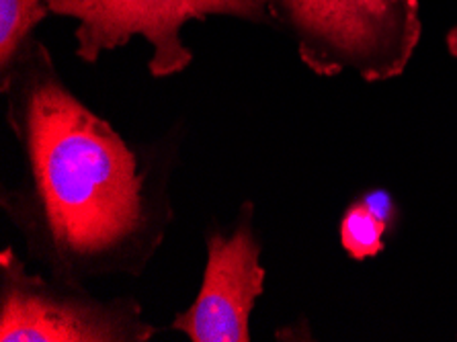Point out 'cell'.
Instances as JSON below:
<instances>
[{"label":"cell","instance_id":"obj_6","mask_svg":"<svg viewBox=\"0 0 457 342\" xmlns=\"http://www.w3.org/2000/svg\"><path fill=\"white\" fill-rule=\"evenodd\" d=\"M47 15L52 11L46 0H0V76L9 72Z\"/></svg>","mask_w":457,"mask_h":342},{"label":"cell","instance_id":"obj_3","mask_svg":"<svg viewBox=\"0 0 457 342\" xmlns=\"http://www.w3.org/2000/svg\"><path fill=\"white\" fill-rule=\"evenodd\" d=\"M156 332L136 299H96L27 271L11 246L0 254V342H148Z\"/></svg>","mask_w":457,"mask_h":342},{"label":"cell","instance_id":"obj_2","mask_svg":"<svg viewBox=\"0 0 457 342\" xmlns=\"http://www.w3.org/2000/svg\"><path fill=\"white\" fill-rule=\"evenodd\" d=\"M273 6L303 64L327 79L347 70L365 82L396 79L422 35L419 0H273Z\"/></svg>","mask_w":457,"mask_h":342},{"label":"cell","instance_id":"obj_5","mask_svg":"<svg viewBox=\"0 0 457 342\" xmlns=\"http://www.w3.org/2000/svg\"><path fill=\"white\" fill-rule=\"evenodd\" d=\"M265 288L261 242L253 232V205L240 209L230 236H207L204 283L191 308L177 313L172 328L193 342H248L251 312Z\"/></svg>","mask_w":457,"mask_h":342},{"label":"cell","instance_id":"obj_8","mask_svg":"<svg viewBox=\"0 0 457 342\" xmlns=\"http://www.w3.org/2000/svg\"><path fill=\"white\" fill-rule=\"evenodd\" d=\"M361 201L365 205H370L373 212H376L379 218H382L390 228L394 226V223H396V215H398L396 204H394L392 195L384 191V188H376V191L365 193Z\"/></svg>","mask_w":457,"mask_h":342},{"label":"cell","instance_id":"obj_4","mask_svg":"<svg viewBox=\"0 0 457 342\" xmlns=\"http://www.w3.org/2000/svg\"><path fill=\"white\" fill-rule=\"evenodd\" d=\"M52 15L79 21L76 55L95 64L101 54L128 46L140 35L152 46L148 62L154 79L179 74L191 64L181 29L189 21L234 17L277 25L273 0H46Z\"/></svg>","mask_w":457,"mask_h":342},{"label":"cell","instance_id":"obj_1","mask_svg":"<svg viewBox=\"0 0 457 342\" xmlns=\"http://www.w3.org/2000/svg\"><path fill=\"white\" fill-rule=\"evenodd\" d=\"M25 160L3 207L27 250L60 281L137 277L172 221L164 160L146 158L76 96L44 44L31 39L0 76Z\"/></svg>","mask_w":457,"mask_h":342},{"label":"cell","instance_id":"obj_9","mask_svg":"<svg viewBox=\"0 0 457 342\" xmlns=\"http://www.w3.org/2000/svg\"><path fill=\"white\" fill-rule=\"evenodd\" d=\"M447 50L457 58V27L447 33Z\"/></svg>","mask_w":457,"mask_h":342},{"label":"cell","instance_id":"obj_7","mask_svg":"<svg viewBox=\"0 0 457 342\" xmlns=\"http://www.w3.org/2000/svg\"><path fill=\"white\" fill-rule=\"evenodd\" d=\"M390 226L373 212L370 205H365L361 199L351 204L345 209L338 236H341V246L345 253L355 261L373 258L386 248V236L390 232Z\"/></svg>","mask_w":457,"mask_h":342}]
</instances>
